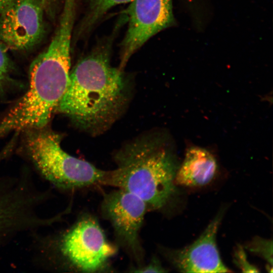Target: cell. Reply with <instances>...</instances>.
Masks as SVG:
<instances>
[{"label":"cell","mask_w":273,"mask_h":273,"mask_svg":"<svg viewBox=\"0 0 273 273\" xmlns=\"http://www.w3.org/2000/svg\"><path fill=\"white\" fill-rule=\"evenodd\" d=\"M219 212L201 235L192 244L178 250H167L172 264L184 272H228L217 247L216 234L222 218Z\"/></svg>","instance_id":"cell-10"},{"label":"cell","mask_w":273,"mask_h":273,"mask_svg":"<svg viewBox=\"0 0 273 273\" xmlns=\"http://www.w3.org/2000/svg\"><path fill=\"white\" fill-rule=\"evenodd\" d=\"M133 0H87L86 9L77 29V38L87 36L112 8Z\"/></svg>","instance_id":"cell-12"},{"label":"cell","mask_w":273,"mask_h":273,"mask_svg":"<svg viewBox=\"0 0 273 273\" xmlns=\"http://www.w3.org/2000/svg\"><path fill=\"white\" fill-rule=\"evenodd\" d=\"M41 2L44 12L52 17L54 15L56 0H41Z\"/></svg>","instance_id":"cell-17"},{"label":"cell","mask_w":273,"mask_h":273,"mask_svg":"<svg viewBox=\"0 0 273 273\" xmlns=\"http://www.w3.org/2000/svg\"><path fill=\"white\" fill-rule=\"evenodd\" d=\"M127 28L120 44L123 71L131 57L150 38L173 21L172 0H133L125 10Z\"/></svg>","instance_id":"cell-8"},{"label":"cell","mask_w":273,"mask_h":273,"mask_svg":"<svg viewBox=\"0 0 273 273\" xmlns=\"http://www.w3.org/2000/svg\"><path fill=\"white\" fill-rule=\"evenodd\" d=\"M41 0H12L0 12V41L10 50L27 51L44 31Z\"/></svg>","instance_id":"cell-9"},{"label":"cell","mask_w":273,"mask_h":273,"mask_svg":"<svg viewBox=\"0 0 273 273\" xmlns=\"http://www.w3.org/2000/svg\"><path fill=\"white\" fill-rule=\"evenodd\" d=\"M250 252L263 258L269 266L272 264V241L260 237H255L246 246Z\"/></svg>","instance_id":"cell-13"},{"label":"cell","mask_w":273,"mask_h":273,"mask_svg":"<svg viewBox=\"0 0 273 273\" xmlns=\"http://www.w3.org/2000/svg\"><path fill=\"white\" fill-rule=\"evenodd\" d=\"M49 193L34 187L30 180L0 179V244L22 233L51 226L52 216L38 209Z\"/></svg>","instance_id":"cell-5"},{"label":"cell","mask_w":273,"mask_h":273,"mask_svg":"<svg viewBox=\"0 0 273 273\" xmlns=\"http://www.w3.org/2000/svg\"><path fill=\"white\" fill-rule=\"evenodd\" d=\"M25 131L28 155L42 176L54 186L71 190L102 185L105 171L64 151L58 134L46 127Z\"/></svg>","instance_id":"cell-4"},{"label":"cell","mask_w":273,"mask_h":273,"mask_svg":"<svg viewBox=\"0 0 273 273\" xmlns=\"http://www.w3.org/2000/svg\"><path fill=\"white\" fill-rule=\"evenodd\" d=\"M116 167L105 171L102 185L140 198L148 211L165 207L176 192L174 156L160 139L146 136L126 145L115 155Z\"/></svg>","instance_id":"cell-2"},{"label":"cell","mask_w":273,"mask_h":273,"mask_svg":"<svg viewBox=\"0 0 273 273\" xmlns=\"http://www.w3.org/2000/svg\"><path fill=\"white\" fill-rule=\"evenodd\" d=\"M60 250L67 263L83 272H107L117 247L108 241L96 217L84 214L62 236Z\"/></svg>","instance_id":"cell-6"},{"label":"cell","mask_w":273,"mask_h":273,"mask_svg":"<svg viewBox=\"0 0 273 273\" xmlns=\"http://www.w3.org/2000/svg\"><path fill=\"white\" fill-rule=\"evenodd\" d=\"M70 68L35 58L29 88L0 121V138L15 131L45 127L68 86Z\"/></svg>","instance_id":"cell-3"},{"label":"cell","mask_w":273,"mask_h":273,"mask_svg":"<svg viewBox=\"0 0 273 273\" xmlns=\"http://www.w3.org/2000/svg\"><path fill=\"white\" fill-rule=\"evenodd\" d=\"M12 0H0V12L4 10Z\"/></svg>","instance_id":"cell-18"},{"label":"cell","mask_w":273,"mask_h":273,"mask_svg":"<svg viewBox=\"0 0 273 273\" xmlns=\"http://www.w3.org/2000/svg\"><path fill=\"white\" fill-rule=\"evenodd\" d=\"M234 258L236 264L242 271L246 272H259L258 268L248 261L245 250L241 246H238L236 249Z\"/></svg>","instance_id":"cell-15"},{"label":"cell","mask_w":273,"mask_h":273,"mask_svg":"<svg viewBox=\"0 0 273 273\" xmlns=\"http://www.w3.org/2000/svg\"><path fill=\"white\" fill-rule=\"evenodd\" d=\"M117 30L76 63L56 109L87 130L97 131L110 124L126 99L122 71L110 62Z\"/></svg>","instance_id":"cell-1"},{"label":"cell","mask_w":273,"mask_h":273,"mask_svg":"<svg viewBox=\"0 0 273 273\" xmlns=\"http://www.w3.org/2000/svg\"><path fill=\"white\" fill-rule=\"evenodd\" d=\"M217 169L216 159L209 151L200 147H191L177 168L175 183L189 187L205 186L213 179Z\"/></svg>","instance_id":"cell-11"},{"label":"cell","mask_w":273,"mask_h":273,"mask_svg":"<svg viewBox=\"0 0 273 273\" xmlns=\"http://www.w3.org/2000/svg\"><path fill=\"white\" fill-rule=\"evenodd\" d=\"M9 49L0 41V93L4 90L10 81L12 63L8 54Z\"/></svg>","instance_id":"cell-14"},{"label":"cell","mask_w":273,"mask_h":273,"mask_svg":"<svg viewBox=\"0 0 273 273\" xmlns=\"http://www.w3.org/2000/svg\"><path fill=\"white\" fill-rule=\"evenodd\" d=\"M130 271L133 272H167L157 257H153L146 264H141L131 267Z\"/></svg>","instance_id":"cell-16"},{"label":"cell","mask_w":273,"mask_h":273,"mask_svg":"<svg viewBox=\"0 0 273 273\" xmlns=\"http://www.w3.org/2000/svg\"><path fill=\"white\" fill-rule=\"evenodd\" d=\"M101 212L113 228L116 238L135 261L143 264L144 250L140 232L148 208L136 195L117 189L106 194L101 203Z\"/></svg>","instance_id":"cell-7"}]
</instances>
